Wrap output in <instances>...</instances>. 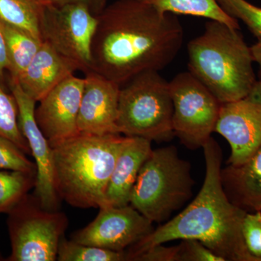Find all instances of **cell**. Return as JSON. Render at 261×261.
Returning <instances> with one entry per match:
<instances>
[{"instance_id": "obj_7", "label": "cell", "mask_w": 261, "mask_h": 261, "mask_svg": "<svg viewBox=\"0 0 261 261\" xmlns=\"http://www.w3.org/2000/svg\"><path fill=\"white\" fill-rule=\"evenodd\" d=\"M68 225L63 213L46 210L37 196L27 194L8 213L11 254L7 260H56Z\"/></svg>"}, {"instance_id": "obj_5", "label": "cell", "mask_w": 261, "mask_h": 261, "mask_svg": "<svg viewBox=\"0 0 261 261\" xmlns=\"http://www.w3.org/2000/svg\"><path fill=\"white\" fill-rule=\"evenodd\" d=\"M194 185L191 165L180 159L176 147L152 149L140 168L129 205L162 224L190 200Z\"/></svg>"}, {"instance_id": "obj_30", "label": "cell", "mask_w": 261, "mask_h": 261, "mask_svg": "<svg viewBox=\"0 0 261 261\" xmlns=\"http://www.w3.org/2000/svg\"><path fill=\"white\" fill-rule=\"evenodd\" d=\"M9 61H8V49H7L6 40L3 32L2 22L0 20V84L3 85L4 82L5 71L8 70Z\"/></svg>"}, {"instance_id": "obj_26", "label": "cell", "mask_w": 261, "mask_h": 261, "mask_svg": "<svg viewBox=\"0 0 261 261\" xmlns=\"http://www.w3.org/2000/svg\"><path fill=\"white\" fill-rule=\"evenodd\" d=\"M242 232L248 251L257 261H261V211L247 213Z\"/></svg>"}, {"instance_id": "obj_1", "label": "cell", "mask_w": 261, "mask_h": 261, "mask_svg": "<svg viewBox=\"0 0 261 261\" xmlns=\"http://www.w3.org/2000/svg\"><path fill=\"white\" fill-rule=\"evenodd\" d=\"M92 70L122 86L147 70L164 69L183 43L176 15L140 0H116L97 15Z\"/></svg>"}, {"instance_id": "obj_29", "label": "cell", "mask_w": 261, "mask_h": 261, "mask_svg": "<svg viewBox=\"0 0 261 261\" xmlns=\"http://www.w3.org/2000/svg\"><path fill=\"white\" fill-rule=\"evenodd\" d=\"M49 5L55 6L72 4L85 5L96 16L100 14L108 5V0H46Z\"/></svg>"}, {"instance_id": "obj_18", "label": "cell", "mask_w": 261, "mask_h": 261, "mask_svg": "<svg viewBox=\"0 0 261 261\" xmlns=\"http://www.w3.org/2000/svg\"><path fill=\"white\" fill-rule=\"evenodd\" d=\"M8 49L10 80H18L37 54L42 40L27 31L1 20Z\"/></svg>"}, {"instance_id": "obj_14", "label": "cell", "mask_w": 261, "mask_h": 261, "mask_svg": "<svg viewBox=\"0 0 261 261\" xmlns=\"http://www.w3.org/2000/svg\"><path fill=\"white\" fill-rule=\"evenodd\" d=\"M120 88L121 86L93 70L85 73L77 121L80 134H120L116 124Z\"/></svg>"}, {"instance_id": "obj_25", "label": "cell", "mask_w": 261, "mask_h": 261, "mask_svg": "<svg viewBox=\"0 0 261 261\" xmlns=\"http://www.w3.org/2000/svg\"><path fill=\"white\" fill-rule=\"evenodd\" d=\"M15 142L0 135V169L37 173V166Z\"/></svg>"}, {"instance_id": "obj_20", "label": "cell", "mask_w": 261, "mask_h": 261, "mask_svg": "<svg viewBox=\"0 0 261 261\" xmlns=\"http://www.w3.org/2000/svg\"><path fill=\"white\" fill-rule=\"evenodd\" d=\"M46 0H0V20L23 29L40 39V22Z\"/></svg>"}, {"instance_id": "obj_23", "label": "cell", "mask_w": 261, "mask_h": 261, "mask_svg": "<svg viewBox=\"0 0 261 261\" xmlns=\"http://www.w3.org/2000/svg\"><path fill=\"white\" fill-rule=\"evenodd\" d=\"M0 135L13 141L27 154H31L28 142L19 124L18 108L13 94H8L0 84Z\"/></svg>"}, {"instance_id": "obj_6", "label": "cell", "mask_w": 261, "mask_h": 261, "mask_svg": "<svg viewBox=\"0 0 261 261\" xmlns=\"http://www.w3.org/2000/svg\"><path fill=\"white\" fill-rule=\"evenodd\" d=\"M169 82L157 70L139 73L121 86L117 127L121 135L165 142L174 136Z\"/></svg>"}, {"instance_id": "obj_12", "label": "cell", "mask_w": 261, "mask_h": 261, "mask_svg": "<svg viewBox=\"0 0 261 261\" xmlns=\"http://www.w3.org/2000/svg\"><path fill=\"white\" fill-rule=\"evenodd\" d=\"M10 87L18 106L20 129L37 166L35 195L44 209L58 211L61 198L55 188L53 149L36 120L37 102L24 92L17 81L10 80Z\"/></svg>"}, {"instance_id": "obj_8", "label": "cell", "mask_w": 261, "mask_h": 261, "mask_svg": "<svg viewBox=\"0 0 261 261\" xmlns=\"http://www.w3.org/2000/svg\"><path fill=\"white\" fill-rule=\"evenodd\" d=\"M169 86L174 135L189 149L203 147L215 132L221 103L190 71L178 73Z\"/></svg>"}, {"instance_id": "obj_15", "label": "cell", "mask_w": 261, "mask_h": 261, "mask_svg": "<svg viewBox=\"0 0 261 261\" xmlns=\"http://www.w3.org/2000/svg\"><path fill=\"white\" fill-rule=\"evenodd\" d=\"M76 70H80L76 63L43 42L30 64L16 81L29 97L39 102Z\"/></svg>"}, {"instance_id": "obj_3", "label": "cell", "mask_w": 261, "mask_h": 261, "mask_svg": "<svg viewBox=\"0 0 261 261\" xmlns=\"http://www.w3.org/2000/svg\"><path fill=\"white\" fill-rule=\"evenodd\" d=\"M126 140L121 134H80L51 144L55 188L61 200L80 208L106 205L108 182Z\"/></svg>"}, {"instance_id": "obj_24", "label": "cell", "mask_w": 261, "mask_h": 261, "mask_svg": "<svg viewBox=\"0 0 261 261\" xmlns=\"http://www.w3.org/2000/svg\"><path fill=\"white\" fill-rule=\"evenodd\" d=\"M220 6L232 18L240 20L250 32L261 39V8L246 0H217Z\"/></svg>"}, {"instance_id": "obj_16", "label": "cell", "mask_w": 261, "mask_h": 261, "mask_svg": "<svg viewBox=\"0 0 261 261\" xmlns=\"http://www.w3.org/2000/svg\"><path fill=\"white\" fill-rule=\"evenodd\" d=\"M152 150L151 141L142 137H127L108 182L106 205H129L130 193L140 168Z\"/></svg>"}, {"instance_id": "obj_9", "label": "cell", "mask_w": 261, "mask_h": 261, "mask_svg": "<svg viewBox=\"0 0 261 261\" xmlns=\"http://www.w3.org/2000/svg\"><path fill=\"white\" fill-rule=\"evenodd\" d=\"M97 21L85 5H47L41 19V38L85 73L92 70L91 49Z\"/></svg>"}, {"instance_id": "obj_32", "label": "cell", "mask_w": 261, "mask_h": 261, "mask_svg": "<svg viewBox=\"0 0 261 261\" xmlns=\"http://www.w3.org/2000/svg\"><path fill=\"white\" fill-rule=\"evenodd\" d=\"M0 258H2L1 255H0Z\"/></svg>"}, {"instance_id": "obj_27", "label": "cell", "mask_w": 261, "mask_h": 261, "mask_svg": "<svg viewBox=\"0 0 261 261\" xmlns=\"http://www.w3.org/2000/svg\"><path fill=\"white\" fill-rule=\"evenodd\" d=\"M181 241L180 261H224L197 240Z\"/></svg>"}, {"instance_id": "obj_31", "label": "cell", "mask_w": 261, "mask_h": 261, "mask_svg": "<svg viewBox=\"0 0 261 261\" xmlns=\"http://www.w3.org/2000/svg\"><path fill=\"white\" fill-rule=\"evenodd\" d=\"M254 62L259 65V82L261 83V39H257V42L250 47Z\"/></svg>"}, {"instance_id": "obj_13", "label": "cell", "mask_w": 261, "mask_h": 261, "mask_svg": "<svg viewBox=\"0 0 261 261\" xmlns=\"http://www.w3.org/2000/svg\"><path fill=\"white\" fill-rule=\"evenodd\" d=\"M84 88V78L73 74L39 101L36 120L50 145L80 135L77 121Z\"/></svg>"}, {"instance_id": "obj_28", "label": "cell", "mask_w": 261, "mask_h": 261, "mask_svg": "<svg viewBox=\"0 0 261 261\" xmlns=\"http://www.w3.org/2000/svg\"><path fill=\"white\" fill-rule=\"evenodd\" d=\"M181 245L165 247L163 244L154 245L136 257L137 261H180Z\"/></svg>"}, {"instance_id": "obj_4", "label": "cell", "mask_w": 261, "mask_h": 261, "mask_svg": "<svg viewBox=\"0 0 261 261\" xmlns=\"http://www.w3.org/2000/svg\"><path fill=\"white\" fill-rule=\"evenodd\" d=\"M187 48L189 71L221 103L245 97L257 82L250 47L240 29L209 20Z\"/></svg>"}, {"instance_id": "obj_19", "label": "cell", "mask_w": 261, "mask_h": 261, "mask_svg": "<svg viewBox=\"0 0 261 261\" xmlns=\"http://www.w3.org/2000/svg\"><path fill=\"white\" fill-rule=\"evenodd\" d=\"M162 13L188 15L216 20L240 29L238 20L228 15L217 0H140Z\"/></svg>"}, {"instance_id": "obj_21", "label": "cell", "mask_w": 261, "mask_h": 261, "mask_svg": "<svg viewBox=\"0 0 261 261\" xmlns=\"http://www.w3.org/2000/svg\"><path fill=\"white\" fill-rule=\"evenodd\" d=\"M36 183L37 173L0 171V214H8Z\"/></svg>"}, {"instance_id": "obj_10", "label": "cell", "mask_w": 261, "mask_h": 261, "mask_svg": "<svg viewBox=\"0 0 261 261\" xmlns=\"http://www.w3.org/2000/svg\"><path fill=\"white\" fill-rule=\"evenodd\" d=\"M215 132L231 147L227 165H240L261 147V83L238 100L221 103Z\"/></svg>"}, {"instance_id": "obj_11", "label": "cell", "mask_w": 261, "mask_h": 261, "mask_svg": "<svg viewBox=\"0 0 261 261\" xmlns=\"http://www.w3.org/2000/svg\"><path fill=\"white\" fill-rule=\"evenodd\" d=\"M99 209L95 219L76 231L72 240L83 245L123 252L154 230L153 223L130 205H107Z\"/></svg>"}, {"instance_id": "obj_2", "label": "cell", "mask_w": 261, "mask_h": 261, "mask_svg": "<svg viewBox=\"0 0 261 261\" xmlns=\"http://www.w3.org/2000/svg\"><path fill=\"white\" fill-rule=\"evenodd\" d=\"M202 148L205 176L200 192L181 213L130 247L128 260L154 245L195 240L224 261H257L247 250L242 232L247 212L229 200L223 187L221 147L211 137Z\"/></svg>"}, {"instance_id": "obj_17", "label": "cell", "mask_w": 261, "mask_h": 261, "mask_svg": "<svg viewBox=\"0 0 261 261\" xmlns=\"http://www.w3.org/2000/svg\"><path fill=\"white\" fill-rule=\"evenodd\" d=\"M225 193L247 213L261 211V147L245 162L221 168Z\"/></svg>"}, {"instance_id": "obj_22", "label": "cell", "mask_w": 261, "mask_h": 261, "mask_svg": "<svg viewBox=\"0 0 261 261\" xmlns=\"http://www.w3.org/2000/svg\"><path fill=\"white\" fill-rule=\"evenodd\" d=\"M58 261H123L127 260L126 251L118 252L91 246L68 240L64 236L58 246Z\"/></svg>"}]
</instances>
